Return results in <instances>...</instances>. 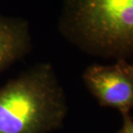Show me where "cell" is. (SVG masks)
Here are the masks:
<instances>
[{"label": "cell", "instance_id": "6da1fadb", "mask_svg": "<svg viewBox=\"0 0 133 133\" xmlns=\"http://www.w3.org/2000/svg\"><path fill=\"white\" fill-rule=\"evenodd\" d=\"M66 112L50 64H37L0 87V133H49L62 126Z\"/></svg>", "mask_w": 133, "mask_h": 133}, {"label": "cell", "instance_id": "7a4b0ae2", "mask_svg": "<svg viewBox=\"0 0 133 133\" xmlns=\"http://www.w3.org/2000/svg\"><path fill=\"white\" fill-rule=\"evenodd\" d=\"M58 27L90 54L118 60L133 54V0H63Z\"/></svg>", "mask_w": 133, "mask_h": 133}, {"label": "cell", "instance_id": "3957f363", "mask_svg": "<svg viewBox=\"0 0 133 133\" xmlns=\"http://www.w3.org/2000/svg\"><path fill=\"white\" fill-rule=\"evenodd\" d=\"M84 83L102 106L127 112L133 107V74L124 59L114 65H92L83 74Z\"/></svg>", "mask_w": 133, "mask_h": 133}, {"label": "cell", "instance_id": "277c9868", "mask_svg": "<svg viewBox=\"0 0 133 133\" xmlns=\"http://www.w3.org/2000/svg\"><path fill=\"white\" fill-rule=\"evenodd\" d=\"M31 47L29 22L0 15V74L26 56Z\"/></svg>", "mask_w": 133, "mask_h": 133}, {"label": "cell", "instance_id": "5b68a950", "mask_svg": "<svg viewBox=\"0 0 133 133\" xmlns=\"http://www.w3.org/2000/svg\"><path fill=\"white\" fill-rule=\"evenodd\" d=\"M121 133H133V122L130 120L129 118H125L124 127Z\"/></svg>", "mask_w": 133, "mask_h": 133}, {"label": "cell", "instance_id": "8992f818", "mask_svg": "<svg viewBox=\"0 0 133 133\" xmlns=\"http://www.w3.org/2000/svg\"><path fill=\"white\" fill-rule=\"evenodd\" d=\"M130 70H131V71L132 72V74H133V65H130Z\"/></svg>", "mask_w": 133, "mask_h": 133}]
</instances>
